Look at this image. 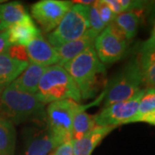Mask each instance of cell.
Segmentation results:
<instances>
[{"label": "cell", "instance_id": "obj_11", "mask_svg": "<svg viewBox=\"0 0 155 155\" xmlns=\"http://www.w3.org/2000/svg\"><path fill=\"white\" fill-rule=\"evenodd\" d=\"M28 62L43 67H49L59 64V58L55 48L41 35L33 40L26 47Z\"/></svg>", "mask_w": 155, "mask_h": 155}, {"label": "cell", "instance_id": "obj_15", "mask_svg": "<svg viewBox=\"0 0 155 155\" xmlns=\"http://www.w3.org/2000/svg\"><path fill=\"white\" fill-rule=\"evenodd\" d=\"M28 61L17 60L11 57L8 52L0 54V85L5 88L15 81L26 70Z\"/></svg>", "mask_w": 155, "mask_h": 155}, {"label": "cell", "instance_id": "obj_30", "mask_svg": "<svg viewBox=\"0 0 155 155\" xmlns=\"http://www.w3.org/2000/svg\"><path fill=\"white\" fill-rule=\"evenodd\" d=\"M4 87H3V86H1V85H0V97H1V94H2V92H3V91H4Z\"/></svg>", "mask_w": 155, "mask_h": 155}, {"label": "cell", "instance_id": "obj_23", "mask_svg": "<svg viewBox=\"0 0 155 155\" xmlns=\"http://www.w3.org/2000/svg\"><path fill=\"white\" fill-rule=\"evenodd\" d=\"M105 25L101 20L98 12L96 9V6L94 4L90 6V11H89V30H91L92 33L98 35L104 28Z\"/></svg>", "mask_w": 155, "mask_h": 155}, {"label": "cell", "instance_id": "obj_33", "mask_svg": "<svg viewBox=\"0 0 155 155\" xmlns=\"http://www.w3.org/2000/svg\"><path fill=\"white\" fill-rule=\"evenodd\" d=\"M51 155H52V154H51Z\"/></svg>", "mask_w": 155, "mask_h": 155}, {"label": "cell", "instance_id": "obj_4", "mask_svg": "<svg viewBox=\"0 0 155 155\" xmlns=\"http://www.w3.org/2000/svg\"><path fill=\"white\" fill-rule=\"evenodd\" d=\"M90 6L72 5L59 25L48 35V41L58 48L84 35L89 28Z\"/></svg>", "mask_w": 155, "mask_h": 155}, {"label": "cell", "instance_id": "obj_14", "mask_svg": "<svg viewBox=\"0 0 155 155\" xmlns=\"http://www.w3.org/2000/svg\"><path fill=\"white\" fill-rule=\"evenodd\" d=\"M97 36V35H95L88 29L80 38L55 48L56 53L59 58L58 65L63 67L67 62L72 60L79 54H81L83 51L87 49L89 47L93 46Z\"/></svg>", "mask_w": 155, "mask_h": 155}, {"label": "cell", "instance_id": "obj_27", "mask_svg": "<svg viewBox=\"0 0 155 155\" xmlns=\"http://www.w3.org/2000/svg\"><path fill=\"white\" fill-rule=\"evenodd\" d=\"M11 47L6 30L0 32V54L7 52Z\"/></svg>", "mask_w": 155, "mask_h": 155}, {"label": "cell", "instance_id": "obj_20", "mask_svg": "<svg viewBox=\"0 0 155 155\" xmlns=\"http://www.w3.org/2000/svg\"><path fill=\"white\" fill-rule=\"evenodd\" d=\"M17 132L14 123L0 116V155H14Z\"/></svg>", "mask_w": 155, "mask_h": 155}, {"label": "cell", "instance_id": "obj_5", "mask_svg": "<svg viewBox=\"0 0 155 155\" xmlns=\"http://www.w3.org/2000/svg\"><path fill=\"white\" fill-rule=\"evenodd\" d=\"M143 78L135 60H132L118 72L106 89L104 107L129 99L141 90Z\"/></svg>", "mask_w": 155, "mask_h": 155}, {"label": "cell", "instance_id": "obj_28", "mask_svg": "<svg viewBox=\"0 0 155 155\" xmlns=\"http://www.w3.org/2000/svg\"><path fill=\"white\" fill-rule=\"evenodd\" d=\"M104 2L116 15L122 13V7L120 5L119 0H104Z\"/></svg>", "mask_w": 155, "mask_h": 155}, {"label": "cell", "instance_id": "obj_19", "mask_svg": "<svg viewBox=\"0 0 155 155\" xmlns=\"http://www.w3.org/2000/svg\"><path fill=\"white\" fill-rule=\"evenodd\" d=\"M26 15H28V12L25 7L19 2L0 4V30H7Z\"/></svg>", "mask_w": 155, "mask_h": 155}, {"label": "cell", "instance_id": "obj_24", "mask_svg": "<svg viewBox=\"0 0 155 155\" xmlns=\"http://www.w3.org/2000/svg\"><path fill=\"white\" fill-rule=\"evenodd\" d=\"M94 5L96 6V9L98 12V15H99L101 20L103 21L105 26H108L109 24H110L117 16L111 11L110 8L106 5L104 0L95 1Z\"/></svg>", "mask_w": 155, "mask_h": 155}, {"label": "cell", "instance_id": "obj_31", "mask_svg": "<svg viewBox=\"0 0 155 155\" xmlns=\"http://www.w3.org/2000/svg\"><path fill=\"white\" fill-rule=\"evenodd\" d=\"M153 36L155 39V26H154V28H153Z\"/></svg>", "mask_w": 155, "mask_h": 155}, {"label": "cell", "instance_id": "obj_26", "mask_svg": "<svg viewBox=\"0 0 155 155\" xmlns=\"http://www.w3.org/2000/svg\"><path fill=\"white\" fill-rule=\"evenodd\" d=\"M52 155H74L73 144L72 140H68L61 144L52 153Z\"/></svg>", "mask_w": 155, "mask_h": 155}, {"label": "cell", "instance_id": "obj_22", "mask_svg": "<svg viewBox=\"0 0 155 155\" xmlns=\"http://www.w3.org/2000/svg\"><path fill=\"white\" fill-rule=\"evenodd\" d=\"M155 110V88L145 89L144 94L140 101L136 115L127 121V123L136 122L137 119Z\"/></svg>", "mask_w": 155, "mask_h": 155}, {"label": "cell", "instance_id": "obj_7", "mask_svg": "<svg viewBox=\"0 0 155 155\" xmlns=\"http://www.w3.org/2000/svg\"><path fill=\"white\" fill-rule=\"evenodd\" d=\"M127 48V39L113 22L106 26L94 41L97 55L104 65L120 61L125 54Z\"/></svg>", "mask_w": 155, "mask_h": 155}, {"label": "cell", "instance_id": "obj_29", "mask_svg": "<svg viewBox=\"0 0 155 155\" xmlns=\"http://www.w3.org/2000/svg\"><path fill=\"white\" fill-rule=\"evenodd\" d=\"M95 1H91V0H77V1H72V3H75L78 5H92L94 4Z\"/></svg>", "mask_w": 155, "mask_h": 155}, {"label": "cell", "instance_id": "obj_17", "mask_svg": "<svg viewBox=\"0 0 155 155\" xmlns=\"http://www.w3.org/2000/svg\"><path fill=\"white\" fill-rule=\"evenodd\" d=\"M47 67L29 64L26 70L10 84L11 87L25 93L36 94L40 80Z\"/></svg>", "mask_w": 155, "mask_h": 155}, {"label": "cell", "instance_id": "obj_2", "mask_svg": "<svg viewBox=\"0 0 155 155\" xmlns=\"http://www.w3.org/2000/svg\"><path fill=\"white\" fill-rule=\"evenodd\" d=\"M36 95L44 104L65 99L73 100L79 104L82 100L77 84L69 73L59 65L46 68Z\"/></svg>", "mask_w": 155, "mask_h": 155}, {"label": "cell", "instance_id": "obj_18", "mask_svg": "<svg viewBox=\"0 0 155 155\" xmlns=\"http://www.w3.org/2000/svg\"><path fill=\"white\" fill-rule=\"evenodd\" d=\"M140 17L141 9H135L118 14L112 22L122 32L127 41H129L137 33Z\"/></svg>", "mask_w": 155, "mask_h": 155}, {"label": "cell", "instance_id": "obj_13", "mask_svg": "<svg viewBox=\"0 0 155 155\" xmlns=\"http://www.w3.org/2000/svg\"><path fill=\"white\" fill-rule=\"evenodd\" d=\"M61 144V140L47 127L43 131L33 134L29 138L22 155H49Z\"/></svg>", "mask_w": 155, "mask_h": 155}, {"label": "cell", "instance_id": "obj_3", "mask_svg": "<svg viewBox=\"0 0 155 155\" xmlns=\"http://www.w3.org/2000/svg\"><path fill=\"white\" fill-rule=\"evenodd\" d=\"M44 106L36 94L25 93L9 85L0 97V116L17 124L42 114Z\"/></svg>", "mask_w": 155, "mask_h": 155}, {"label": "cell", "instance_id": "obj_9", "mask_svg": "<svg viewBox=\"0 0 155 155\" xmlns=\"http://www.w3.org/2000/svg\"><path fill=\"white\" fill-rule=\"evenodd\" d=\"M72 6V1L41 0L31 6L30 12L41 29L48 33L59 25Z\"/></svg>", "mask_w": 155, "mask_h": 155}, {"label": "cell", "instance_id": "obj_8", "mask_svg": "<svg viewBox=\"0 0 155 155\" xmlns=\"http://www.w3.org/2000/svg\"><path fill=\"white\" fill-rule=\"evenodd\" d=\"M144 91L145 89H141L138 93L129 99L104 107L95 116L96 125L101 127H116L118 125L127 124V121L136 115L140 101L144 94Z\"/></svg>", "mask_w": 155, "mask_h": 155}, {"label": "cell", "instance_id": "obj_12", "mask_svg": "<svg viewBox=\"0 0 155 155\" xmlns=\"http://www.w3.org/2000/svg\"><path fill=\"white\" fill-rule=\"evenodd\" d=\"M9 41L11 46H23L27 47L33 40L39 37L41 30L35 24L32 17L26 15L22 20L18 21L15 24L11 25L6 30Z\"/></svg>", "mask_w": 155, "mask_h": 155}, {"label": "cell", "instance_id": "obj_21", "mask_svg": "<svg viewBox=\"0 0 155 155\" xmlns=\"http://www.w3.org/2000/svg\"><path fill=\"white\" fill-rule=\"evenodd\" d=\"M96 127L95 116H91L84 110L78 111L73 118L72 139L80 140Z\"/></svg>", "mask_w": 155, "mask_h": 155}, {"label": "cell", "instance_id": "obj_10", "mask_svg": "<svg viewBox=\"0 0 155 155\" xmlns=\"http://www.w3.org/2000/svg\"><path fill=\"white\" fill-rule=\"evenodd\" d=\"M134 60L140 68L143 83L148 88H155V39L153 35L140 44Z\"/></svg>", "mask_w": 155, "mask_h": 155}, {"label": "cell", "instance_id": "obj_16", "mask_svg": "<svg viewBox=\"0 0 155 155\" xmlns=\"http://www.w3.org/2000/svg\"><path fill=\"white\" fill-rule=\"evenodd\" d=\"M116 127L97 126L80 140H72L74 155H91L97 146Z\"/></svg>", "mask_w": 155, "mask_h": 155}, {"label": "cell", "instance_id": "obj_25", "mask_svg": "<svg viewBox=\"0 0 155 155\" xmlns=\"http://www.w3.org/2000/svg\"><path fill=\"white\" fill-rule=\"evenodd\" d=\"M7 52L9 53V54L11 57H13V58H15L17 60L28 61V55H27V52H26V48L23 47V46H17V45L11 46Z\"/></svg>", "mask_w": 155, "mask_h": 155}, {"label": "cell", "instance_id": "obj_1", "mask_svg": "<svg viewBox=\"0 0 155 155\" xmlns=\"http://www.w3.org/2000/svg\"><path fill=\"white\" fill-rule=\"evenodd\" d=\"M63 68L77 84L82 99L92 97L98 91L100 75L105 72L104 65L99 61L94 46L67 62Z\"/></svg>", "mask_w": 155, "mask_h": 155}, {"label": "cell", "instance_id": "obj_32", "mask_svg": "<svg viewBox=\"0 0 155 155\" xmlns=\"http://www.w3.org/2000/svg\"><path fill=\"white\" fill-rule=\"evenodd\" d=\"M0 32H1V30H0Z\"/></svg>", "mask_w": 155, "mask_h": 155}, {"label": "cell", "instance_id": "obj_6", "mask_svg": "<svg viewBox=\"0 0 155 155\" xmlns=\"http://www.w3.org/2000/svg\"><path fill=\"white\" fill-rule=\"evenodd\" d=\"M87 107L70 99L60 100L50 103L47 108V122L50 132L61 143L72 140L73 118L78 111Z\"/></svg>", "mask_w": 155, "mask_h": 155}]
</instances>
